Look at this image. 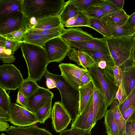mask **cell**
I'll use <instances>...</instances> for the list:
<instances>
[{"label":"cell","instance_id":"6da1fadb","mask_svg":"<svg viewBox=\"0 0 135 135\" xmlns=\"http://www.w3.org/2000/svg\"><path fill=\"white\" fill-rule=\"evenodd\" d=\"M20 47L28 69V78L37 81L44 75L49 63L45 49L42 47L23 42Z\"/></svg>","mask_w":135,"mask_h":135},{"label":"cell","instance_id":"7a4b0ae2","mask_svg":"<svg viewBox=\"0 0 135 135\" xmlns=\"http://www.w3.org/2000/svg\"><path fill=\"white\" fill-rule=\"evenodd\" d=\"M66 3L64 0H22V12L28 18L37 20L59 16Z\"/></svg>","mask_w":135,"mask_h":135},{"label":"cell","instance_id":"3957f363","mask_svg":"<svg viewBox=\"0 0 135 135\" xmlns=\"http://www.w3.org/2000/svg\"><path fill=\"white\" fill-rule=\"evenodd\" d=\"M105 38L114 64L123 70L133 65L132 53L134 42L132 37Z\"/></svg>","mask_w":135,"mask_h":135},{"label":"cell","instance_id":"277c9868","mask_svg":"<svg viewBox=\"0 0 135 135\" xmlns=\"http://www.w3.org/2000/svg\"><path fill=\"white\" fill-rule=\"evenodd\" d=\"M88 70L94 85L103 94L108 107L114 99L118 88L111 68L107 66L102 69L95 64L89 68Z\"/></svg>","mask_w":135,"mask_h":135},{"label":"cell","instance_id":"5b68a950","mask_svg":"<svg viewBox=\"0 0 135 135\" xmlns=\"http://www.w3.org/2000/svg\"><path fill=\"white\" fill-rule=\"evenodd\" d=\"M44 76L50 78L55 81L57 88L61 96V102L70 115L72 123L76 119L79 106V93L68 84L61 75H58L49 72L47 69Z\"/></svg>","mask_w":135,"mask_h":135},{"label":"cell","instance_id":"8992f818","mask_svg":"<svg viewBox=\"0 0 135 135\" xmlns=\"http://www.w3.org/2000/svg\"><path fill=\"white\" fill-rule=\"evenodd\" d=\"M24 80L20 71L13 64L0 66V86L6 90L19 89Z\"/></svg>","mask_w":135,"mask_h":135},{"label":"cell","instance_id":"52a82bcc","mask_svg":"<svg viewBox=\"0 0 135 135\" xmlns=\"http://www.w3.org/2000/svg\"><path fill=\"white\" fill-rule=\"evenodd\" d=\"M71 47L66 41L58 36L46 42L44 49L49 63L61 61L67 56Z\"/></svg>","mask_w":135,"mask_h":135},{"label":"cell","instance_id":"ba28073f","mask_svg":"<svg viewBox=\"0 0 135 135\" xmlns=\"http://www.w3.org/2000/svg\"><path fill=\"white\" fill-rule=\"evenodd\" d=\"M97 122L93 112V96L81 113L72 123L70 129L72 131L84 133L91 131Z\"/></svg>","mask_w":135,"mask_h":135},{"label":"cell","instance_id":"9c48e42d","mask_svg":"<svg viewBox=\"0 0 135 135\" xmlns=\"http://www.w3.org/2000/svg\"><path fill=\"white\" fill-rule=\"evenodd\" d=\"M9 115V122L18 127H27L38 123L35 114L16 103H11Z\"/></svg>","mask_w":135,"mask_h":135},{"label":"cell","instance_id":"30bf717a","mask_svg":"<svg viewBox=\"0 0 135 135\" xmlns=\"http://www.w3.org/2000/svg\"><path fill=\"white\" fill-rule=\"evenodd\" d=\"M62 76L65 81L75 90L78 91L83 85L81 80V75L88 70L71 63H62L59 65Z\"/></svg>","mask_w":135,"mask_h":135},{"label":"cell","instance_id":"8fae6325","mask_svg":"<svg viewBox=\"0 0 135 135\" xmlns=\"http://www.w3.org/2000/svg\"><path fill=\"white\" fill-rule=\"evenodd\" d=\"M54 129L60 133L67 129L72 120L71 117L61 102H55L52 109L51 118Z\"/></svg>","mask_w":135,"mask_h":135},{"label":"cell","instance_id":"7c38bea8","mask_svg":"<svg viewBox=\"0 0 135 135\" xmlns=\"http://www.w3.org/2000/svg\"><path fill=\"white\" fill-rule=\"evenodd\" d=\"M28 18L20 11L0 18V35H6L19 30Z\"/></svg>","mask_w":135,"mask_h":135},{"label":"cell","instance_id":"4fadbf2b","mask_svg":"<svg viewBox=\"0 0 135 135\" xmlns=\"http://www.w3.org/2000/svg\"><path fill=\"white\" fill-rule=\"evenodd\" d=\"M72 47L84 52L97 51L110 54L105 37L80 41H66Z\"/></svg>","mask_w":135,"mask_h":135},{"label":"cell","instance_id":"5bb4252c","mask_svg":"<svg viewBox=\"0 0 135 135\" xmlns=\"http://www.w3.org/2000/svg\"><path fill=\"white\" fill-rule=\"evenodd\" d=\"M54 96V93L49 89L40 86L27 99V109L36 115L40 108L53 99Z\"/></svg>","mask_w":135,"mask_h":135},{"label":"cell","instance_id":"9a60e30c","mask_svg":"<svg viewBox=\"0 0 135 135\" xmlns=\"http://www.w3.org/2000/svg\"><path fill=\"white\" fill-rule=\"evenodd\" d=\"M107 107L103 94L99 89L94 85L93 109L97 121L104 116L107 111Z\"/></svg>","mask_w":135,"mask_h":135},{"label":"cell","instance_id":"2e32d148","mask_svg":"<svg viewBox=\"0 0 135 135\" xmlns=\"http://www.w3.org/2000/svg\"><path fill=\"white\" fill-rule=\"evenodd\" d=\"M5 132L9 135H53L45 128L32 125L26 127L11 126Z\"/></svg>","mask_w":135,"mask_h":135},{"label":"cell","instance_id":"e0dca14e","mask_svg":"<svg viewBox=\"0 0 135 135\" xmlns=\"http://www.w3.org/2000/svg\"><path fill=\"white\" fill-rule=\"evenodd\" d=\"M67 56L70 60L75 61L83 68L87 70L95 64L93 59L86 52L77 50L73 47L68 52Z\"/></svg>","mask_w":135,"mask_h":135},{"label":"cell","instance_id":"ac0fdd59","mask_svg":"<svg viewBox=\"0 0 135 135\" xmlns=\"http://www.w3.org/2000/svg\"><path fill=\"white\" fill-rule=\"evenodd\" d=\"M59 36L66 41H80L92 40L94 38L81 28L73 27L65 29Z\"/></svg>","mask_w":135,"mask_h":135},{"label":"cell","instance_id":"d6986e66","mask_svg":"<svg viewBox=\"0 0 135 135\" xmlns=\"http://www.w3.org/2000/svg\"><path fill=\"white\" fill-rule=\"evenodd\" d=\"M22 0H0V18L18 11L22 12Z\"/></svg>","mask_w":135,"mask_h":135},{"label":"cell","instance_id":"ffe728a7","mask_svg":"<svg viewBox=\"0 0 135 135\" xmlns=\"http://www.w3.org/2000/svg\"><path fill=\"white\" fill-rule=\"evenodd\" d=\"M94 90V85L92 80L88 84L83 85L79 90V106L77 115L81 113L93 96Z\"/></svg>","mask_w":135,"mask_h":135},{"label":"cell","instance_id":"44dd1931","mask_svg":"<svg viewBox=\"0 0 135 135\" xmlns=\"http://www.w3.org/2000/svg\"><path fill=\"white\" fill-rule=\"evenodd\" d=\"M59 36L55 34L43 35L33 33L28 31L22 37L21 41L38 45L44 48L46 42L54 38Z\"/></svg>","mask_w":135,"mask_h":135},{"label":"cell","instance_id":"7402d4cb","mask_svg":"<svg viewBox=\"0 0 135 135\" xmlns=\"http://www.w3.org/2000/svg\"><path fill=\"white\" fill-rule=\"evenodd\" d=\"M123 70L121 83L127 97L135 87V66L133 65Z\"/></svg>","mask_w":135,"mask_h":135},{"label":"cell","instance_id":"603a6c76","mask_svg":"<svg viewBox=\"0 0 135 135\" xmlns=\"http://www.w3.org/2000/svg\"><path fill=\"white\" fill-rule=\"evenodd\" d=\"M104 21L110 30L112 37H132L135 33V29L129 28L109 21Z\"/></svg>","mask_w":135,"mask_h":135},{"label":"cell","instance_id":"cb8c5ba5","mask_svg":"<svg viewBox=\"0 0 135 135\" xmlns=\"http://www.w3.org/2000/svg\"><path fill=\"white\" fill-rule=\"evenodd\" d=\"M62 23L59 16H50L37 20L32 29L38 30L50 29L57 27Z\"/></svg>","mask_w":135,"mask_h":135},{"label":"cell","instance_id":"d4e9b609","mask_svg":"<svg viewBox=\"0 0 135 135\" xmlns=\"http://www.w3.org/2000/svg\"><path fill=\"white\" fill-rule=\"evenodd\" d=\"M110 109L113 112L115 120L118 125L120 135H123L126 128V121L124 119L119 110L118 100L114 99Z\"/></svg>","mask_w":135,"mask_h":135},{"label":"cell","instance_id":"484cf974","mask_svg":"<svg viewBox=\"0 0 135 135\" xmlns=\"http://www.w3.org/2000/svg\"><path fill=\"white\" fill-rule=\"evenodd\" d=\"M129 15L122 9L106 15L101 19L104 21L112 22L121 26H124L127 23Z\"/></svg>","mask_w":135,"mask_h":135},{"label":"cell","instance_id":"4316f807","mask_svg":"<svg viewBox=\"0 0 135 135\" xmlns=\"http://www.w3.org/2000/svg\"><path fill=\"white\" fill-rule=\"evenodd\" d=\"M104 117V124L107 135H120L112 110L110 109L107 110Z\"/></svg>","mask_w":135,"mask_h":135},{"label":"cell","instance_id":"83f0119b","mask_svg":"<svg viewBox=\"0 0 135 135\" xmlns=\"http://www.w3.org/2000/svg\"><path fill=\"white\" fill-rule=\"evenodd\" d=\"M88 27L101 34L103 37L106 38L112 37V33L105 22L101 19L89 18Z\"/></svg>","mask_w":135,"mask_h":135},{"label":"cell","instance_id":"f1b7e54d","mask_svg":"<svg viewBox=\"0 0 135 135\" xmlns=\"http://www.w3.org/2000/svg\"><path fill=\"white\" fill-rule=\"evenodd\" d=\"M40 86L36 82L28 78L24 79L19 90L27 99L32 95Z\"/></svg>","mask_w":135,"mask_h":135},{"label":"cell","instance_id":"f546056e","mask_svg":"<svg viewBox=\"0 0 135 135\" xmlns=\"http://www.w3.org/2000/svg\"><path fill=\"white\" fill-rule=\"evenodd\" d=\"M79 11L69 1L64 7L59 16L64 25L69 18L76 16Z\"/></svg>","mask_w":135,"mask_h":135},{"label":"cell","instance_id":"4dcf8cb0","mask_svg":"<svg viewBox=\"0 0 135 135\" xmlns=\"http://www.w3.org/2000/svg\"><path fill=\"white\" fill-rule=\"evenodd\" d=\"M88 54L93 59L95 64L101 61H105L107 66L111 67L114 65L113 59L110 54L102 52L97 51L85 52Z\"/></svg>","mask_w":135,"mask_h":135},{"label":"cell","instance_id":"1f68e13d","mask_svg":"<svg viewBox=\"0 0 135 135\" xmlns=\"http://www.w3.org/2000/svg\"><path fill=\"white\" fill-rule=\"evenodd\" d=\"M103 0H70L69 2L73 4L79 11L84 12L90 7L102 3Z\"/></svg>","mask_w":135,"mask_h":135},{"label":"cell","instance_id":"d6a6232c","mask_svg":"<svg viewBox=\"0 0 135 135\" xmlns=\"http://www.w3.org/2000/svg\"><path fill=\"white\" fill-rule=\"evenodd\" d=\"M52 99L40 108L36 114L38 123L44 124L47 119L51 118Z\"/></svg>","mask_w":135,"mask_h":135},{"label":"cell","instance_id":"836d02e7","mask_svg":"<svg viewBox=\"0 0 135 135\" xmlns=\"http://www.w3.org/2000/svg\"><path fill=\"white\" fill-rule=\"evenodd\" d=\"M33 26L30 23L29 19L28 18L25 24L19 30L6 35H1L12 37L19 41H21V40L23 35L32 28Z\"/></svg>","mask_w":135,"mask_h":135},{"label":"cell","instance_id":"e575fe53","mask_svg":"<svg viewBox=\"0 0 135 135\" xmlns=\"http://www.w3.org/2000/svg\"><path fill=\"white\" fill-rule=\"evenodd\" d=\"M11 103L10 97L6 90L0 86V108L9 114Z\"/></svg>","mask_w":135,"mask_h":135},{"label":"cell","instance_id":"d590c367","mask_svg":"<svg viewBox=\"0 0 135 135\" xmlns=\"http://www.w3.org/2000/svg\"><path fill=\"white\" fill-rule=\"evenodd\" d=\"M63 24H62L60 26L53 28L45 30H38L31 29L28 31H29L33 33L43 35L49 34H55L59 36L64 31V28Z\"/></svg>","mask_w":135,"mask_h":135},{"label":"cell","instance_id":"8d00e7d4","mask_svg":"<svg viewBox=\"0 0 135 135\" xmlns=\"http://www.w3.org/2000/svg\"><path fill=\"white\" fill-rule=\"evenodd\" d=\"M83 12L89 18L101 19L106 15L101 8L95 5L90 7Z\"/></svg>","mask_w":135,"mask_h":135},{"label":"cell","instance_id":"74e56055","mask_svg":"<svg viewBox=\"0 0 135 135\" xmlns=\"http://www.w3.org/2000/svg\"><path fill=\"white\" fill-rule=\"evenodd\" d=\"M134 105H135V87L125 100L118 105L122 114L127 109Z\"/></svg>","mask_w":135,"mask_h":135},{"label":"cell","instance_id":"f35d334b","mask_svg":"<svg viewBox=\"0 0 135 135\" xmlns=\"http://www.w3.org/2000/svg\"><path fill=\"white\" fill-rule=\"evenodd\" d=\"M0 49V59L3 63L10 64L15 61L16 58L11 50L1 46Z\"/></svg>","mask_w":135,"mask_h":135},{"label":"cell","instance_id":"ab89813d","mask_svg":"<svg viewBox=\"0 0 135 135\" xmlns=\"http://www.w3.org/2000/svg\"><path fill=\"white\" fill-rule=\"evenodd\" d=\"M3 36L6 38L4 47L6 49L11 50L12 53L14 54L15 52L20 47L22 42L12 37Z\"/></svg>","mask_w":135,"mask_h":135},{"label":"cell","instance_id":"60d3db41","mask_svg":"<svg viewBox=\"0 0 135 135\" xmlns=\"http://www.w3.org/2000/svg\"><path fill=\"white\" fill-rule=\"evenodd\" d=\"M95 5L101 8L105 13L106 15L120 9L115 6L110 0H103L102 3Z\"/></svg>","mask_w":135,"mask_h":135},{"label":"cell","instance_id":"b9f144b4","mask_svg":"<svg viewBox=\"0 0 135 135\" xmlns=\"http://www.w3.org/2000/svg\"><path fill=\"white\" fill-rule=\"evenodd\" d=\"M113 71L115 85L118 87L122 82L123 77V70L116 64L110 67Z\"/></svg>","mask_w":135,"mask_h":135},{"label":"cell","instance_id":"7bdbcfd3","mask_svg":"<svg viewBox=\"0 0 135 135\" xmlns=\"http://www.w3.org/2000/svg\"><path fill=\"white\" fill-rule=\"evenodd\" d=\"M89 18L83 13L79 11L76 16V23L74 27L86 26L88 27Z\"/></svg>","mask_w":135,"mask_h":135},{"label":"cell","instance_id":"ee69618b","mask_svg":"<svg viewBox=\"0 0 135 135\" xmlns=\"http://www.w3.org/2000/svg\"><path fill=\"white\" fill-rule=\"evenodd\" d=\"M127 97V96L121 82L118 87L114 99H116L118 100V105H119L125 100Z\"/></svg>","mask_w":135,"mask_h":135},{"label":"cell","instance_id":"f6af8a7d","mask_svg":"<svg viewBox=\"0 0 135 135\" xmlns=\"http://www.w3.org/2000/svg\"><path fill=\"white\" fill-rule=\"evenodd\" d=\"M16 102L27 109L28 106L27 98L19 90L18 91Z\"/></svg>","mask_w":135,"mask_h":135},{"label":"cell","instance_id":"bcb514c9","mask_svg":"<svg viewBox=\"0 0 135 135\" xmlns=\"http://www.w3.org/2000/svg\"><path fill=\"white\" fill-rule=\"evenodd\" d=\"M124 27L130 29H135V12L129 15L128 20Z\"/></svg>","mask_w":135,"mask_h":135},{"label":"cell","instance_id":"7dc6e473","mask_svg":"<svg viewBox=\"0 0 135 135\" xmlns=\"http://www.w3.org/2000/svg\"><path fill=\"white\" fill-rule=\"evenodd\" d=\"M123 135H135V129L132 127L129 120L126 122L125 131Z\"/></svg>","mask_w":135,"mask_h":135},{"label":"cell","instance_id":"c3c4849f","mask_svg":"<svg viewBox=\"0 0 135 135\" xmlns=\"http://www.w3.org/2000/svg\"><path fill=\"white\" fill-rule=\"evenodd\" d=\"M59 135H91V131H88L84 133H80L72 131L70 129L60 133Z\"/></svg>","mask_w":135,"mask_h":135},{"label":"cell","instance_id":"681fc988","mask_svg":"<svg viewBox=\"0 0 135 135\" xmlns=\"http://www.w3.org/2000/svg\"><path fill=\"white\" fill-rule=\"evenodd\" d=\"M81 82L83 85L88 84L92 81V79L88 72L83 73L80 78Z\"/></svg>","mask_w":135,"mask_h":135},{"label":"cell","instance_id":"f907efd6","mask_svg":"<svg viewBox=\"0 0 135 135\" xmlns=\"http://www.w3.org/2000/svg\"><path fill=\"white\" fill-rule=\"evenodd\" d=\"M135 109V105H133L127 109L122 114L124 119L127 121L129 119Z\"/></svg>","mask_w":135,"mask_h":135},{"label":"cell","instance_id":"816d5d0a","mask_svg":"<svg viewBox=\"0 0 135 135\" xmlns=\"http://www.w3.org/2000/svg\"><path fill=\"white\" fill-rule=\"evenodd\" d=\"M76 16L71 17L68 20L64 25V26L71 28L74 27L76 23Z\"/></svg>","mask_w":135,"mask_h":135},{"label":"cell","instance_id":"f5cc1de1","mask_svg":"<svg viewBox=\"0 0 135 135\" xmlns=\"http://www.w3.org/2000/svg\"><path fill=\"white\" fill-rule=\"evenodd\" d=\"M0 119L6 121H10L9 114L0 108Z\"/></svg>","mask_w":135,"mask_h":135},{"label":"cell","instance_id":"db71d44e","mask_svg":"<svg viewBox=\"0 0 135 135\" xmlns=\"http://www.w3.org/2000/svg\"><path fill=\"white\" fill-rule=\"evenodd\" d=\"M45 78L46 80V85L49 89H51L56 88V83L53 80L50 78L45 77Z\"/></svg>","mask_w":135,"mask_h":135},{"label":"cell","instance_id":"11a10c76","mask_svg":"<svg viewBox=\"0 0 135 135\" xmlns=\"http://www.w3.org/2000/svg\"><path fill=\"white\" fill-rule=\"evenodd\" d=\"M113 4L120 9H122L124 3V0H110Z\"/></svg>","mask_w":135,"mask_h":135},{"label":"cell","instance_id":"9f6ffc18","mask_svg":"<svg viewBox=\"0 0 135 135\" xmlns=\"http://www.w3.org/2000/svg\"><path fill=\"white\" fill-rule=\"evenodd\" d=\"M9 125L7 121L0 119V131H5L9 127Z\"/></svg>","mask_w":135,"mask_h":135},{"label":"cell","instance_id":"6f0895ef","mask_svg":"<svg viewBox=\"0 0 135 135\" xmlns=\"http://www.w3.org/2000/svg\"><path fill=\"white\" fill-rule=\"evenodd\" d=\"M96 64L97 65L98 67L102 69H105L106 67L108 66L107 62L104 61H101Z\"/></svg>","mask_w":135,"mask_h":135},{"label":"cell","instance_id":"680465c9","mask_svg":"<svg viewBox=\"0 0 135 135\" xmlns=\"http://www.w3.org/2000/svg\"><path fill=\"white\" fill-rule=\"evenodd\" d=\"M6 41V37L0 35V46L4 47Z\"/></svg>","mask_w":135,"mask_h":135},{"label":"cell","instance_id":"91938a15","mask_svg":"<svg viewBox=\"0 0 135 135\" xmlns=\"http://www.w3.org/2000/svg\"><path fill=\"white\" fill-rule=\"evenodd\" d=\"M132 57L133 65L135 66V42L132 51Z\"/></svg>","mask_w":135,"mask_h":135},{"label":"cell","instance_id":"94428289","mask_svg":"<svg viewBox=\"0 0 135 135\" xmlns=\"http://www.w3.org/2000/svg\"><path fill=\"white\" fill-rule=\"evenodd\" d=\"M129 120L130 122L135 120V109L131 115Z\"/></svg>","mask_w":135,"mask_h":135},{"label":"cell","instance_id":"6125c7cd","mask_svg":"<svg viewBox=\"0 0 135 135\" xmlns=\"http://www.w3.org/2000/svg\"><path fill=\"white\" fill-rule=\"evenodd\" d=\"M131 125L132 127L133 128L135 129V120L130 122Z\"/></svg>","mask_w":135,"mask_h":135},{"label":"cell","instance_id":"be15d7a7","mask_svg":"<svg viewBox=\"0 0 135 135\" xmlns=\"http://www.w3.org/2000/svg\"><path fill=\"white\" fill-rule=\"evenodd\" d=\"M132 38L133 41L135 42V33L133 36Z\"/></svg>","mask_w":135,"mask_h":135},{"label":"cell","instance_id":"e7e4bbea","mask_svg":"<svg viewBox=\"0 0 135 135\" xmlns=\"http://www.w3.org/2000/svg\"><path fill=\"white\" fill-rule=\"evenodd\" d=\"M1 135H6V134H4V133H2V134H1Z\"/></svg>","mask_w":135,"mask_h":135},{"label":"cell","instance_id":"03108f58","mask_svg":"<svg viewBox=\"0 0 135 135\" xmlns=\"http://www.w3.org/2000/svg\"></svg>","mask_w":135,"mask_h":135}]
</instances>
